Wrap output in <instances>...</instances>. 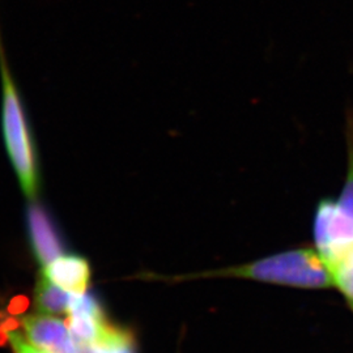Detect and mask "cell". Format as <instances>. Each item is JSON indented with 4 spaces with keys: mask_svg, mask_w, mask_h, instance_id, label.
Segmentation results:
<instances>
[{
    "mask_svg": "<svg viewBox=\"0 0 353 353\" xmlns=\"http://www.w3.org/2000/svg\"><path fill=\"white\" fill-rule=\"evenodd\" d=\"M189 278L250 279L306 290L332 287V279L323 258L318 250L310 248L280 252L249 265L229 267Z\"/></svg>",
    "mask_w": 353,
    "mask_h": 353,
    "instance_id": "1",
    "label": "cell"
},
{
    "mask_svg": "<svg viewBox=\"0 0 353 353\" xmlns=\"http://www.w3.org/2000/svg\"><path fill=\"white\" fill-rule=\"evenodd\" d=\"M1 75V130L6 150L17 174L23 192L29 199L37 196L39 189L37 152L28 126L24 106L19 89L13 81L4 52L0 46Z\"/></svg>",
    "mask_w": 353,
    "mask_h": 353,
    "instance_id": "2",
    "label": "cell"
},
{
    "mask_svg": "<svg viewBox=\"0 0 353 353\" xmlns=\"http://www.w3.org/2000/svg\"><path fill=\"white\" fill-rule=\"evenodd\" d=\"M67 326L77 344L89 347L100 341L112 323L106 319L101 305L88 292L74 294L67 310Z\"/></svg>",
    "mask_w": 353,
    "mask_h": 353,
    "instance_id": "3",
    "label": "cell"
},
{
    "mask_svg": "<svg viewBox=\"0 0 353 353\" xmlns=\"http://www.w3.org/2000/svg\"><path fill=\"white\" fill-rule=\"evenodd\" d=\"M26 229L30 246L42 265H49L64 254V241L50 212L39 203L26 208Z\"/></svg>",
    "mask_w": 353,
    "mask_h": 353,
    "instance_id": "4",
    "label": "cell"
},
{
    "mask_svg": "<svg viewBox=\"0 0 353 353\" xmlns=\"http://www.w3.org/2000/svg\"><path fill=\"white\" fill-rule=\"evenodd\" d=\"M26 338L33 347L46 353H84L72 338L67 323L59 318L30 316L23 319Z\"/></svg>",
    "mask_w": 353,
    "mask_h": 353,
    "instance_id": "5",
    "label": "cell"
},
{
    "mask_svg": "<svg viewBox=\"0 0 353 353\" xmlns=\"http://www.w3.org/2000/svg\"><path fill=\"white\" fill-rule=\"evenodd\" d=\"M41 275L62 290L81 294L88 292L90 265L79 254H63L49 265H43Z\"/></svg>",
    "mask_w": 353,
    "mask_h": 353,
    "instance_id": "6",
    "label": "cell"
},
{
    "mask_svg": "<svg viewBox=\"0 0 353 353\" xmlns=\"http://www.w3.org/2000/svg\"><path fill=\"white\" fill-rule=\"evenodd\" d=\"M323 261L332 279V287L341 290L353 310V241Z\"/></svg>",
    "mask_w": 353,
    "mask_h": 353,
    "instance_id": "7",
    "label": "cell"
},
{
    "mask_svg": "<svg viewBox=\"0 0 353 353\" xmlns=\"http://www.w3.org/2000/svg\"><path fill=\"white\" fill-rule=\"evenodd\" d=\"M72 293L62 290L41 275L36 288V303L41 312L50 314L67 313Z\"/></svg>",
    "mask_w": 353,
    "mask_h": 353,
    "instance_id": "8",
    "label": "cell"
},
{
    "mask_svg": "<svg viewBox=\"0 0 353 353\" xmlns=\"http://www.w3.org/2000/svg\"><path fill=\"white\" fill-rule=\"evenodd\" d=\"M84 353H138L130 331L110 325L101 339L85 347Z\"/></svg>",
    "mask_w": 353,
    "mask_h": 353,
    "instance_id": "9",
    "label": "cell"
},
{
    "mask_svg": "<svg viewBox=\"0 0 353 353\" xmlns=\"http://www.w3.org/2000/svg\"><path fill=\"white\" fill-rule=\"evenodd\" d=\"M29 306V300L26 299V296H16L11 300V303L8 305V313L11 316H19L23 314Z\"/></svg>",
    "mask_w": 353,
    "mask_h": 353,
    "instance_id": "10",
    "label": "cell"
}]
</instances>
